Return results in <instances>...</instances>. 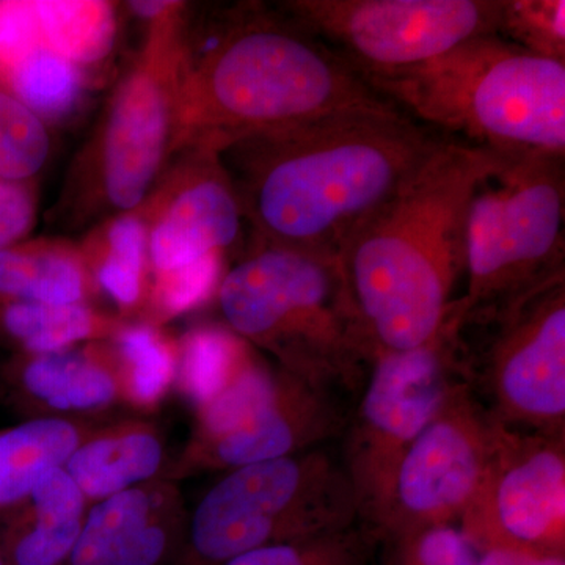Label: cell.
Masks as SVG:
<instances>
[{
  "instance_id": "cell-1",
  "label": "cell",
  "mask_w": 565,
  "mask_h": 565,
  "mask_svg": "<svg viewBox=\"0 0 565 565\" xmlns=\"http://www.w3.org/2000/svg\"><path fill=\"white\" fill-rule=\"evenodd\" d=\"M441 137L386 102L241 137L221 159L255 243L341 258Z\"/></svg>"
},
{
  "instance_id": "cell-2",
  "label": "cell",
  "mask_w": 565,
  "mask_h": 565,
  "mask_svg": "<svg viewBox=\"0 0 565 565\" xmlns=\"http://www.w3.org/2000/svg\"><path fill=\"white\" fill-rule=\"evenodd\" d=\"M501 161L441 137L349 241L341 263L375 355L418 348L444 321L465 277L468 206Z\"/></svg>"
},
{
  "instance_id": "cell-3",
  "label": "cell",
  "mask_w": 565,
  "mask_h": 565,
  "mask_svg": "<svg viewBox=\"0 0 565 565\" xmlns=\"http://www.w3.org/2000/svg\"><path fill=\"white\" fill-rule=\"evenodd\" d=\"M382 103L386 99L285 11L239 7L210 46L199 55L189 51L170 158L191 145L222 148L250 134Z\"/></svg>"
},
{
  "instance_id": "cell-4",
  "label": "cell",
  "mask_w": 565,
  "mask_h": 565,
  "mask_svg": "<svg viewBox=\"0 0 565 565\" xmlns=\"http://www.w3.org/2000/svg\"><path fill=\"white\" fill-rule=\"evenodd\" d=\"M215 300L223 326L275 366L355 403L375 353L340 256L255 243Z\"/></svg>"
},
{
  "instance_id": "cell-5",
  "label": "cell",
  "mask_w": 565,
  "mask_h": 565,
  "mask_svg": "<svg viewBox=\"0 0 565 565\" xmlns=\"http://www.w3.org/2000/svg\"><path fill=\"white\" fill-rule=\"evenodd\" d=\"M419 125L500 156L565 154V62L498 35L433 61L362 77Z\"/></svg>"
},
{
  "instance_id": "cell-6",
  "label": "cell",
  "mask_w": 565,
  "mask_h": 565,
  "mask_svg": "<svg viewBox=\"0 0 565 565\" xmlns=\"http://www.w3.org/2000/svg\"><path fill=\"white\" fill-rule=\"evenodd\" d=\"M356 523L359 503L341 459L310 449L222 473L189 512L173 565H222Z\"/></svg>"
},
{
  "instance_id": "cell-7",
  "label": "cell",
  "mask_w": 565,
  "mask_h": 565,
  "mask_svg": "<svg viewBox=\"0 0 565 565\" xmlns=\"http://www.w3.org/2000/svg\"><path fill=\"white\" fill-rule=\"evenodd\" d=\"M456 356L463 385L494 423L565 437V274L494 307L462 305Z\"/></svg>"
},
{
  "instance_id": "cell-8",
  "label": "cell",
  "mask_w": 565,
  "mask_h": 565,
  "mask_svg": "<svg viewBox=\"0 0 565 565\" xmlns=\"http://www.w3.org/2000/svg\"><path fill=\"white\" fill-rule=\"evenodd\" d=\"M565 154L523 152L479 182L465 228V311L509 302L565 274Z\"/></svg>"
},
{
  "instance_id": "cell-9",
  "label": "cell",
  "mask_w": 565,
  "mask_h": 565,
  "mask_svg": "<svg viewBox=\"0 0 565 565\" xmlns=\"http://www.w3.org/2000/svg\"><path fill=\"white\" fill-rule=\"evenodd\" d=\"M188 3L150 21L147 40L111 96L102 128L76 170L74 196L88 215L137 210L172 152L178 96L188 65Z\"/></svg>"
},
{
  "instance_id": "cell-10",
  "label": "cell",
  "mask_w": 565,
  "mask_h": 565,
  "mask_svg": "<svg viewBox=\"0 0 565 565\" xmlns=\"http://www.w3.org/2000/svg\"><path fill=\"white\" fill-rule=\"evenodd\" d=\"M348 397L307 384L262 355L222 396L193 415L192 433L170 459L167 481L323 448L343 437Z\"/></svg>"
},
{
  "instance_id": "cell-11",
  "label": "cell",
  "mask_w": 565,
  "mask_h": 565,
  "mask_svg": "<svg viewBox=\"0 0 565 565\" xmlns=\"http://www.w3.org/2000/svg\"><path fill=\"white\" fill-rule=\"evenodd\" d=\"M460 316L462 303L456 299L426 343L377 353L371 364L344 429L341 456L364 526L384 500L405 451L449 392L463 384L456 356Z\"/></svg>"
},
{
  "instance_id": "cell-12",
  "label": "cell",
  "mask_w": 565,
  "mask_h": 565,
  "mask_svg": "<svg viewBox=\"0 0 565 565\" xmlns=\"http://www.w3.org/2000/svg\"><path fill=\"white\" fill-rule=\"evenodd\" d=\"M278 9L364 77L498 35L503 0H289Z\"/></svg>"
},
{
  "instance_id": "cell-13",
  "label": "cell",
  "mask_w": 565,
  "mask_h": 565,
  "mask_svg": "<svg viewBox=\"0 0 565 565\" xmlns=\"http://www.w3.org/2000/svg\"><path fill=\"white\" fill-rule=\"evenodd\" d=\"M498 424L457 384L394 471L366 527L379 544L435 526H457L478 489Z\"/></svg>"
},
{
  "instance_id": "cell-14",
  "label": "cell",
  "mask_w": 565,
  "mask_h": 565,
  "mask_svg": "<svg viewBox=\"0 0 565 565\" xmlns=\"http://www.w3.org/2000/svg\"><path fill=\"white\" fill-rule=\"evenodd\" d=\"M457 527L478 553L565 556V437L498 424L484 475Z\"/></svg>"
},
{
  "instance_id": "cell-15",
  "label": "cell",
  "mask_w": 565,
  "mask_h": 565,
  "mask_svg": "<svg viewBox=\"0 0 565 565\" xmlns=\"http://www.w3.org/2000/svg\"><path fill=\"white\" fill-rule=\"evenodd\" d=\"M172 158L140 204L148 226L150 278L211 256H226L243 233L244 214L221 148L191 145Z\"/></svg>"
},
{
  "instance_id": "cell-16",
  "label": "cell",
  "mask_w": 565,
  "mask_h": 565,
  "mask_svg": "<svg viewBox=\"0 0 565 565\" xmlns=\"http://www.w3.org/2000/svg\"><path fill=\"white\" fill-rule=\"evenodd\" d=\"M0 403L25 419H109L122 404L110 341L65 351L11 353L0 364Z\"/></svg>"
},
{
  "instance_id": "cell-17",
  "label": "cell",
  "mask_w": 565,
  "mask_h": 565,
  "mask_svg": "<svg viewBox=\"0 0 565 565\" xmlns=\"http://www.w3.org/2000/svg\"><path fill=\"white\" fill-rule=\"evenodd\" d=\"M189 511L177 482H150L90 505L63 565H173Z\"/></svg>"
},
{
  "instance_id": "cell-18",
  "label": "cell",
  "mask_w": 565,
  "mask_h": 565,
  "mask_svg": "<svg viewBox=\"0 0 565 565\" xmlns=\"http://www.w3.org/2000/svg\"><path fill=\"white\" fill-rule=\"evenodd\" d=\"M170 459L161 424L151 416H114L99 424L63 470L93 505L166 479Z\"/></svg>"
},
{
  "instance_id": "cell-19",
  "label": "cell",
  "mask_w": 565,
  "mask_h": 565,
  "mask_svg": "<svg viewBox=\"0 0 565 565\" xmlns=\"http://www.w3.org/2000/svg\"><path fill=\"white\" fill-rule=\"evenodd\" d=\"M90 504L63 468L40 479L18 508L0 520L6 565H63L73 552Z\"/></svg>"
},
{
  "instance_id": "cell-20",
  "label": "cell",
  "mask_w": 565,
  "mask_h": 565,
  "mask_svg": "<svg viewBox=\"0 0 565 565\" xmlns=\"http://www.w3.org/2000/svg\"><path fill=\"white\" fill-rule=\"evenodd\" d=\"M98 296L117 308L118 318H143L150 291L148 226L141 207L104 218L79 245Z\"/></svg>"
},
{
  "instance_id": "cell-21",
  "label": "cell",
  "mask_w": 565,
  "mask_h": 565,
  "mask_svg": "<svg viewBox=\"0 0 565 565\" xmlns=\"http://www.w3.org/2000/svg\"><path fill=\"white\" fill-rule=\"evenodd\" d=\"M98 297L79 244L43 237L0 250V303H93Z\"/></svg>"
},
{
  "instance_id": "cell-22",
  "label": "cell",
  "mask_w": 565,
  "mask_h": 565,
  "mask_svg": "<svg viewBox=\"0 0 565 565\" xmlns=\"http://www.w3.org/2000/svg\"><path fill=\"white\" fill-rule=\"evenodd\" d=\"M110 419V418H109ZM107 419H25L0 430V520Z\"/></svg>"
},
{
  "instance_id": "cell-23",
  "label": "cell",
  "mask_w": 565,
  "mask_h": 565,
  "mask_svg": "<svg viewBox=\"0 0 565 565\" xmlns=\"http://www.w3.org/2000/svg\"><path fill=\"white\" fill-rule=\"evenodd\" d=\"M125 319L93 303H0V344L11 353H51L111 340Z\"/></svg>"
},
{
  "instance_id": "cell-24",
  "label": "cell",
  "mask_w": 565,
  "mask_h": 565,
  "mask_svg": "<svg viewBox=\"0 0 565 565\" xmlns=\"http://www.w3.org/2000/svg\"><path fill=\"white\" fill-rule=\"evenodd\" d=\"M258 356L259 352L222 322L193 326L178 337L173 392L195 415L222 396Z\"/></svg>"
},
{
  "instance_id": "cell-25",
  "label": "cell",
  "mask_w": 565,
  "mask_h": 565,
  "mask_svg": "<svg viewBox=\"0 0 565 565\" xmlns=\"http://www.w3.org/2000/svg\"><path fill=\"white\" fill-rule=\"evenodd\" d=\"M110 344L117 356L122 404L134 415L151 416L174 390L178 338L166 327L126 321Z\"/></svg>"
},
{
  "instance_id": "cell-26",
  "label": "cell",
  "mask_w": 565,
  "mask_h": 565,
  "mask_svg": "<svg viewBox=\"0 0 565 565\" xmlns=\"http://www.w3.org/2000/svg\"><path fill=\"white\" fill-rule=\"evenodd\" d=\"M47 46L74 65L104 61L117 41L115 3L103 0H36L33 2Z\"/></svg>"
},
{
  "instance_id": "cell-27",
  "label": "cell",
  "mask_w": 565,
  "mask_h": 565,
  "mask_svg": "<svg viewBox=\"0 0 565 565\" xmlns=\"http://www.w3.org/2000/svg\"><path fill=\"white\" fill-rule=\"evenodd\" d=\"M82 68L41 46L13 70L6 90L21 99L44 122L65 120L84 90Z\"/></svg>"
},
{
  "instance_id": "cell-28",
  "label": "cell",
  "mask_w": 565,
  "mask_h": 565,
  "mask_svg": "<svg viewBox=\"0 0 565 565\" xmlns=\"http://www.w3.org/2000/svg\"><path fill=\"white\" fill-rule=\"evenodd\" d=\"M379 542L363 523L334 533L263 546L222 565H373Z\"/></svg>"
},
{
  "instance_id": "cell-29",
  "label": "cell",
  "mask_w": 565,
  "mask_h": 565,
  "mask_svg": "<svg viewBox=\"0 0 565 565\" xmlns=\"http://www.w3.org/2000/svg\"><path fill=\"white\" fill-rule=\"evenodd\" d=\"M46 122L0 88V181L33 182L51 154Z\"/></svg>"
},
{
  "instance_id": "cell-30",
  "label": "cell",
  "mask_w": 565,
  "mask_h": 565,
  "mask_svg": "<svg viewBox=\"0 0 565 565\" xmlns=\"http://www.w3.org/2000/svg\"><path fill=\"white\" fill-rule=\"evenodd\" d=\"M225 270V256L215 255L173 273L154 275L141 321L166 327L167 322L199 310L215 297Z\"/></svg>"
},
{
  "instance_id": "cell-31",
  "label": "cell",
  "mask_w": 565,
  "mask_h": 565,
  "mask_svg": "<svg viewBox=\"0 0 565 565\" xmlns=\"http://www.w3.org/2000/svg\"><path fill=\"white\" fill-rule=\"evenodd\" d=\"M498 36L533 54L565 62L564 0H503Z\"/></svg>"
},
{
  "instance_id": "cell-32",
  "label": "cell",
  "mask_w": 565,
  "mask_h": 565,
  "mask_svg": "<svg viewBox=\"0 0 565 565\" xmlns=\"http://www.w3.org/2000/svg\"><path fill=\"white\" fill-rule=\"evenodd\" d=\"M382 565H479V553L457 526H435L388 539Z\"/></svg>"
},
{
  "instance_id": "cell-33",
  "label": "cell",
  "mask_w": 565,
  "mask_h": 565,
  "mask_svg": "<svg viewBox=\"0 0 565 565\" xmlns=\"http://www.w3.org/2000/svg\"><path fill=\"white\" fill-rule=\"evenodd\" d=\"M41 46L47 44L33 2H0V81H3V90L13 70Z\"/></svg>"
},
{
  "instance_id": "cell-34",
  "label": "cell",
  "mask_w": 565,
  "mask_h": 565,
  "mask_svg": "<svg viewBox=\"0 0 565 565\" xmlns=\"http://www.w3.org/2000/svg\"><path fill=\"white\" fill-rule=\"evenodd\" d=\"M33 182L0 181V250L28 239L36 223Z\"/></svg>"
},
{
  "instance_id": "cell-35",
  "label": "cell",
  "mask_w": 565,
  "mask_h": 565,
  "mask_svg": "<svg viewBox=\"0 0 565 565\" xmlns=\"http://www.w3.org/2000/svg\"><path fill=\"white\" fill-rule=\"evenodd\" d=\"M479 565H565V556L494 548L479 553Z\"/></svg>"
},
{
  "instance_id": "cell-36",
  "label": "cell",
  "mask_w": 565,
  "mask_h": 565,
  "mask_svg": "<svg viewBox=\"0 0 565 565\" xmlns=\"http://www.w3.org/2000/svg\"><path fill=\"white\" fill-rule=\"evenodd\" d=\"M174 3L170 2V0H141V2H129L128 7L137 14V17L143 18L148 22L158 20L162 14H166L167 11L173 9Z\"/></svg>"
},
{
  "instance_id": "cell-37",
  "label": "cell",
  "mask_w": 565,
  "mask_h": 565,
  "mask_svg": "<svg viewBox=\"0 0 565 565\" xmlns=\"http://www.w3.org/2000/svg\"><path fill=\"white\" fill-rule=\"evenodd\" d=\"M0 565H6V561H3L2 552H0Z\"/></svg>"
}]
</instances>
